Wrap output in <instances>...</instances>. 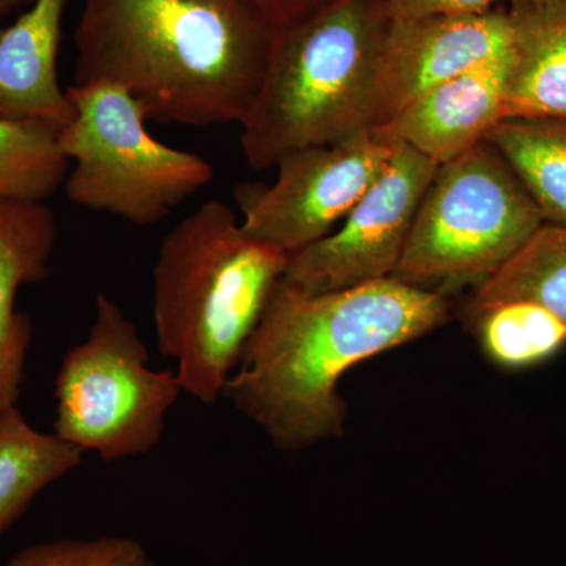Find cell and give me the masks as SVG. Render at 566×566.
Instances as JSON below:
<instances>
[{"label": "cell", "instance_id": "obj_17", "mask_svg": "<svg viewBox=\"0 0 566 566\" xmlns=\"http://www.w3.org/2000/svg\"><path fill=\"white\" fill-rule=\"evenodd\" d=\"M509 300L534 301L566 324V227L543 223L509 263L476 286L468 315Z\"/></svg>", "mask_w": 566, "mask_h": 566}, {"label": "cell", "instance_id": "obj_8", "mask_svg": "<svg viewBox=\"0 0 566 566\" xmlns=\"http://www.w3.org/2000/svg\"><path fill=\"white\" fill-rule=\"evenodd\" d=\"M392 151L370 132L282 156L273 185L237 188L244 232L286 255L316 243L344 221Z\"/></svg>", "mask_w": 566, "mask_h": 566}, {"label": "cell", "instance_id": "obj_20", "mask_svg": "<svg viewBox=\"0 0 566 566\" xmlns=\"http://www.w3.org/2000/svg\"><path fill=\"white\" fill-rule=\"evenodd\" d=\"M147 553L126 536L61 539L25 547L6 566H144Z\"/></svg>", "mask_w": 566, "mask_h": 566}, {"label": "cell", "instance_id": "obj_13", "mask_svg": "<svg viewBox=\"0 0 566 566\" xmlns=\"http://www.w3.org/2000/svg\"><path fill=\"white\" fill-rule=\"evenodd\" d=\"M65 7L66 0H33L0 31V117L44 123L55 132L73 117L57 73Z\"/></svg>", "mask_w": 566, "mask_h": 566}, {"label": "cell", "instance_id": "obj_3", "mask_svg": "<svg viewBox=\"0 0 566 566\" xmlns=\"http://www.w3.org/2000/svg\"><path fill=\"white\" fill-rule=\"evenodd\" d=\"M289 255L244 232L232 208L200 205L156 260V337L182 392L214 405L285 274Z\"/></svg>", "mask_w": 566, "mask_h": 566}, {"label": "cell", "instance_id": "obj_23", "mask_svg": "<svg viewBox=\"0 0 566 566\" xmlns=\"http://www.w3.org/2000/svg\"><path fill=\"white\" fill-rule=\"evenodd\" d=\"M33 0H0V20L9 17L13 11L25 9Z\"/></svg>", "mask_w": 566, "mask_h": 566}, {"label": "cell", "instance_id": "obj_16", "mask_svg": "<svg viewBox=\"0 0 566 566\" xmlns=\"http://www.w3.org/2000/svg\"><path fill=\"white\" fill-rule=\"evenodd\" d=\"M82 452L54 433H41L17 406L0 411V534L33 499L81 464Z\"/></svg>", "mask_w": 566, "mask_h": 566}, {"label": "cell", "instance_id": "obj_2", "mask_svg": "<svg viewBox=\"0 0 566 566\" xmlns=\"http://www.w3.org/2000/svg\"><path fill=\"white\" fill-rule=\"evenodd\" d=\"M274 32L241 0H84L73 85H118L166 125H243Z\"/></svg>", "mask_w": 566, "mask_h": 566}, {"label": "cell", "instance_id": "obj_18", "mask_svg": "<svg viewBox=\"0 0 566 566\" xmlns=\"http://www.w3.org/2000/svg\"><path fill=\"white\" fill-rule=\"evenodd\" d=\"M468 316L482 352L505 370L545 364L566 346V324L534 301H502Z\"/></svg>", "mask_w": 566, "mask_h": 566}, {"label": "cell", "instance_id": "obj_6", "mask_svg": "<svg viewBox=\"0 0 566 566\" xmlns=\"http://www.w3.org/2000/svg\"><path fill=\"white\" fill-rule=\"evenodd\" d=\"M73 117L57 132L73 170L71 202L137 227L155 226L214 178L202 156L156 140L139 103L109 82L70 85Z\"/></svg>", "mask_w": 566, "mask_h": 566}, {"label": "cell", "instance_id": "obj_10", "mask_svg": "<svg viewBox=\"0 0 566 566\" xmlns=\"http://www.w3.org/2000/svg\"><path fill=\"white\" fill-rule=\"evenodd\" d=\"M509 7L394 20L376 80L371 132L423 93L512 52Z\"/></svg>", "mask_w": 566, "mask_h": 566}, {"label": "cell", "instance_id": "obj_21", "mask_svg": "<svg viewBox=\"0 0 566 566\" xmlns=\"http://www.w3.org/2000/svg\"><path fill=\"white\" fill-rule=\"evenodd\" d=\"M528 0H387L394 20H412L430 14L479 13Z\"/></svg>", "mask_w": 566, "mask_h": 566}, {"label": "cell", "instance_id": "obj_1", "mask_svg": "<svg viewBox=\"0 0 566 566\" xmlns=\"http://www.w3.org/2000/svg\"><path fill=\"white\" fill-rule=\"evenodd\" d=\"M447 318L444 294L397 277L315 294L281 281L222 394L279 449H307L342 434L337 385L349 368Z\"/></svg>", "mask_w": 566, "mask_h": 566}, {"label": "cell", "instance_id": "obj_15", "mask_svg": "<svg viewBox=\"0 0 566 566\" xmlns=\"http://www.w3.org/2000/svg\"><path fill=\"white\" fill-rule=\"evenodd\" d=\"M543 222L566 227V118L505 117L488 133Z\"/></svg>", "mask_w": 566, "mask_h": 566}, {"label": "cell", "instance_id": "obj_9", "mask_svg": "<svg viewBox=\"0 0 566 566\" xmlns=\"http://www.w3.org/2000/svg\"><path fill=\"white\" fill-rule=\"evenodd\" d=\"M392 145L385 169L337 229L289 255L283 282L315 294L394 277L439 166L406 145Z\"/></svg>", "mask_w": 566, "mask_h": 566}, {"label": "cell", "instance_id": "obj_19", "mask_svg": "<svg viewBox=\"0 0 566 566\" xmlns=\"http://www.w3.org/2000/svg\"><path fill=\"white\" fill-rule=\"evenodd\" d=\"M69 169L54 128L0 117V199L44 202L65 182Z\"/></svg>", "mask_w": 566, "mask_h": 566}, {"label": "cell", "instance_id": "obj_25", "mask_svg": "<svg viewBox=\"0 0 566 566\" xmlns=\"http://www.w3.org/2000/svg\"><path fill=\"white\" fill-rule=\"evenodd\" d=\"M0 21H2V20H0ZM0 31H2V25H0Z\"/></svg>", "mask_w": 566, "mask_h": 566}, {"label": "cell", "instance_id": "obj_7", "mask_svg": "<svg viewBox=\"0 0 566 566\" xmlns=\"http://www.w3.org/2000/svg\"><path fill=\"white\" fill-rule=\"evenodd\" d=\"M147 364L136 324L98 294L88 337L63 356L55 378L54 434L104 461L155 449L182 389L177 371Z\"/></svg>", "mask_w": 566, "mask_h": 566}, {"label": "cell", "instance_id": "obj_4", "mask_svg": "<svg viewBox=\"0 0 566 566\" xmlns=\"http://www.w3.org/2000/svg\"><path fill=\"white\" fill-rule=\"evenodd\" d=\"M390 25L387 0H329L274 32L262 87L241 125L252 169H270L300 148L371 132Z\"/></svg>", "mask_w": 566, "mask_h": 566}, {"label": "cell", "instance_id": "obj_22", "mask_svg": "<svg viewBox=\"0 0 566 566\" xmlns=\"http://www.w3.org/2000/svg\"><path fill=\"white\" fill-rule=\"evenodd\" d=\"M279 31L286 25L304 20L308 14L322 9L329 0H241Z\"/></svg>", "mask_w": 566, "mask_h": 566}, {"label": "cell", "instance_id": "obj_5", "mask_svg": "<svg viewBox=\"0 0 566 566\" xmlns=\"http://www.w3.org/2000/svg\"><path fill=\"white\" fill-rule=\"evenodd\" d=\"M543 223L512 167L493 145L482 142L439 166L394 277L438 293L464 283L479 286Z\"/></svg>", "mask_w": 566, "mask_h": 566}, {"label": "cell", "instance_id": "obj_24", "mask_svg": "<svg viewBox=\"0 0 566 566\" xmlns=\"http://www.w3.org/2000/svg\"><path fill=\"white\" fill-rule=\"evenodd\" d=\"M144 566H158V565H156L155 562L150 560V557H148V560L145 562Z\"/></svg>", "mask_w": 566, "mask_h": 566}, {"label": "cell", "instance_id": "obj_12", "mask_svg": "<svg viewBox=\"0 0 566 566\" xmlns=\"http://www.w3.org/2000/svg\"><path fill=\"white\" fill-rule=\"evenodd\" d=\"M55 238L54 211L44 202L0 199V411L17 406L32 342L17 294L50 275Z\"/></svg>", "mask_w": 566, "mask_h": 566}, {"label": "cell", "instance_id": "obj_11", "mask_svg": "<svg viewBox=\"0 0 566 566\" xmlns=\"http://www.w3.org/2000/svg\"><path fill=\"white\" fill-rule=\"evenodd\" d=\"M512 52L423 93L381 128L379 139L406 145L438 166L485 142L504 118V92Z\"/></svg>", "mask_w": 566, "mask_h": 566}, {"label": "cell", "instance_id": "obj_14", "mask_svg": "<svg viewBox=\"0 0 566 566\" xmlns=\"http://www.w3.org/2000/svg\"><path fill=\"white\" fill-rule=\"evenodd\" d=\"M509 13L513 41L504 118H566V0L513 3Z\"/></svg>", "mask_w": 566, "mask_h": 566}]
</instances>
